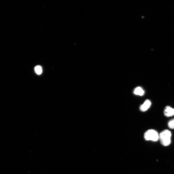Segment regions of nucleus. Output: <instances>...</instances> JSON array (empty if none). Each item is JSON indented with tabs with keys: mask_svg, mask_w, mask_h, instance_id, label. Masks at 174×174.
<instances>
[{
	"mask_svg": "<svg viewBox=\"0 0 174 174\" xmlns=\"http://www.w3.org/2000/svg\"><path fill=\"white\" fill-rule=\"evenodd\" d=\"M172 133L167 130L162 131L159 134V140L161 144L165 147L170 145L171 143Z\"/></svg>",
	"mask_w": 174,
	"mask_h": 174,
	"instance_id": "obj_1",
	"label": "nucleus"
},
{
	"mask_svg": "<svg viewBox=\"0 0 174 174\" xmlns=\"http://www.w3.org/2000/svg\"><path fill=\"white\" fill-rule=\"evenodd\" d=\"M144 137L147 141L157 142L159 140V133L155 130L150 129L145 132Z\"/></svg>",
	"mask_w": 174,
	"mask_h": 174,
	"instance_id": "obj_2",
	"label": "nucleus"
},
{
	"mask_svg": "<svg viewBox=\"0 0 174 174\" xmlns=\"http://www.w3.org/2000/svg\"><path fill=\"white\" fill-rule=\"evenodd\" d=\"M164 114L166 117H169L174 116V108L170 106H167L165 108Z\"/></svg>",
	"mask_w": 174,
	"mask_h": 174,
	"instance_id": "obj_3",
	"label": "nucleus"
},
{
	"mask_svg": "<svg viewBox=\"0 0 174 174\" xmlns=\"http://www.w3.org/2000/svg\"><path fill=\"white\" fill-rule=\"evenodd\" d=\"M151 105V101L149 99H147L145 100L144 103L140 106V109L142 112L146 111L150 108Z\"/></svg>",
	"mask_w": 174,
	"mask_h": 174,
	"instance_id": "obj_4",
	"label": "nucleus"
},
{
	"mask_svg": "<svg viewBox=\"0 0 174 174\" xmlns=\"http://www.w3.org/2000/svg\"><path fill=\"white\" fill-rule=\"evenodd\" d=\"M133 93L136 95L142 96L144 94L145 92L141 87H138L134 89Z\"/></svg>",
	"mask_w": 174,
	"mask_h": 174,
	"instance_id": "obj_5",
	"label": "nucleus"
},
{
	"mask_svg": "<svg viewBox=\"0 0 174 174\" xmlns=\"http://www.w3.org/2000/svg\"><path fill=\"white\" fill-rule=\"evenodd\" d=\"M35 70L36 74L38 75H40L42 72V69L41 66H37L35 67Z\"/></svg>",
	"mask_w": 174,
	"mask_h": 174,
	"instance_id": "obj_6",
	"label": "nucleus"
},
{
	"mask_svg": "<svg viewBox=\"0 0 174 174\" xmlns=\"http://www.w3.org/2000/svg\"><path fill=\"white\" fill-rule=\"evenodd\" d=\"M168 127L171 129H174V118L170 120L168 123Z\"/></svg>",
	"mask_w": 174,
	"mask_h": 174,
	"instance_id": "obj_7",
	"label": "nucleus"
}]
</instances>
